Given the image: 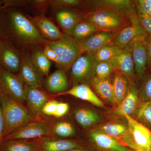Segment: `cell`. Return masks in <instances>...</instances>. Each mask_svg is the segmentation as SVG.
I'll list each match as a JSON object with an SVG mask.
<instances>
[{
  "instance_id": "6da1fadb",
  "label": "cell",
  "mask_w": 151,
  "mask_h": 151,
  "mask_svg": "<svg viewBox=\"0 0 151 151\" xmlns=\"http://www.w3.org/2000/svg\"><path fill=\"white\" fill-rule=\"evenodd\" d=\"M0 36L20 45H45L50 42L41 34L29 19L14 9H8L1 13Z\"/></svg>"
},
{
  "instance_id": "7a4b0ae2",
  "label": "cell",
  "mask_w": 151,
  "mask_h": 151,
  "mask_svg": "<svg viewBox=\"0 0 151 151\" xmlns=\"http://www.w3.org/2000/svg\"><path fill=\"white\" fill-rule=\"evenodd\" d=\"M0 105L4 121V137L35 120L27 108L11 98L1 89Z\"/></svg>"
},
{
  "instance_id": "3957f363",
  "label": "cell",
  "mask_w": 151,
  "mask_h": 151,
  "mask_svg": "<svg viewBox=\"0 0 151 151\" xmlns=\"http://www.w3.org/2000/svg\"><path fill=\"white\" fill-rule=\"evenodd\" d=\"M56 53L60 69L68 70L81 55L79 41L67 34L61 39L47 44Z\"/></svg>"
},
{
  "instance_id": "277c9868",
  "label": "cell",
  "mask_w": 151,
  "mask_h": 151,
  "mask_svg": "<svg viewBox=\"0 0 151 151\" xmlns=\"http://www.w3.org/2000/svg\"><path fill=\"white\" fill-rule=\"evenodd\" d=\"M46 137H53L51 134V125L44 120H35L7 136L4 138V141L32 140Z\"/></svg>"
},
{
  "instance_id": "5b68a950",
  "label": "cell",
  "mask_w": 151,
  "mask_h": 151,
  "mask_svg": "<svg viewBox=\"0 0 151 151\" xmlns=\"http://www.w3.org/2000/svg\"><path fill=\"white\" fill-rule=\"evenodd\" d=\"M97 61L94 53L81 54L71 66L70 76L74 85L91 81L94 77Z\"/></svg>"
},
{
  "instance_id": "8992f818",
  "label": "cell",
  "mask_w": 151,
  "mask_h": 151,
  "mask_svg": "<svg viewBox=\"0 0 151 151\" xmlns=\"http://www.w3.org/2000/svg\"><path fill=\"white\" fill-rule=\"evenodd\" d=\"M135 2L129 0H99L93 2L97 10L111 11L129 20L132 25H140L138 20Z\"/></svg>"
},
{
  "instance_id": "52a82bcc",
  "label": "cell",
  "mask_w": 151,
  "mask_h": 151,
  "mask_svg": "<svg viewBox=\"0 0 151 151\" xmlns=\"http://www.w3.org/2000/svg\"><path fill=\"white\" fill-rule=\"evenodd\" d=\"M149 36L146 32L137 36L127 46L132 53L135 73L140 78H142L148 67L147 42Z\"/></svg>"
},
{
  "instance_id": "ba28073f",
  "label": "cell",
  "mask_w": 151,
  "mask_h": 151,
  "mask_svg": "<svg viewBox=\"0 0 151 151\" xmlns=\"http://www.w3.org/2000/svg\"><path fill=\"white\" fill-rule=\"evenodd\" d=\"M84 18L102 31L115 32L124 25V17L109 11L97 10L86 14Z\"/></svg>"
},
{
  "instance_id": "9c48e42d",
  "label": "cell",
  "mask_w": 151,
  "mask_h": 151,
  "mask_svg": "<svg viewBox=\"0 0 151 151\" xmlns=\"http://www.w3.org/2000/svg\"><path fill=\"white\" fill-rule=\"evenodd\" d=\"M122 116L127 120L132 138L126 143L125 145L130 149L133 147H137L143 150L147 151L151 139V131L127 114L123 113Z\"/></svg>"
},
{
  "instance_id": "30bf717a",
  "label": "cell",
  "mask_w": 151,
  "mask_h": 151,
  "mask_svg": "<svg viewBox=\"0 0 151 151\" xmlns=\"http://www.w3.org/2000/svg\"><path fill=\"white\" fill-rule=\"evenodd\" d=\"M0 89L14 100L23 105L25 102L24 84L18 75L0 67Z\"/></svg>"
},
{
  "instance_id": "8fae6325",
  "label": "cell",
  "mask_w": 151,
  "mask_h": 151,
  "mask_svg": "<svg viewBox=\"0 0 151 151\" xmlns=\"http://www.w3.org/2000/svg\"><path fill=\"white\" fill-rule=\"evenodd\" d=\"M22 58L11 41L0 39V67L15 74L19 72Z\"/></svg>"
},
{
  "instance_id": "7c38bea8",
  "label": "cell",
  "mask_w": 151,
  "mask_h": 151,
  "mask_svg": "<svg viewBox=\"0 0 151 151\" xmlns=\"http://www.w3.org/2000/svg\"><path fill=\"white\" fill-rule=\"evenodd\" d=\"M39 89L24 84L25 102L28 110L35 120H42V108L45 103L50 100L45 92Z\"/></svg>"
},
{
  "instance_id": "4fadbf2b",
  "label": "cell",
  "mask_w": 151,
  "mask_h": 151,
  "mask_svg": "<svg viewBox=\"0 0 151 151\" xmlns=\"http://www.w3.org/2000/svg\"><path fill=\"white\" fill-rule=\"evenodd\" d=\"M38 151H68L84 147L78 141L46 137L32 140Z\"/></svg>"
},
{
  "instance_id": "5bb4252c",
  "label": "cell",
  "mask_w": 151,
  "mask_h": 151,
  "mask_svg": "<svg viewBox=\"0 0 151 151\" xmlns=\"http://www.w3.org/2000/svg\"><path fill=\"white\" fill-rule=\"evenodd\" d=\"M116 34L111 32L100 31L79 41L81 54L95 53L104 46L112 43Z\"/></svg>"
},
{
  "instance_id": "9a60e30c",
  "label": "cell",
  "mask_w": 151,
  "mask_h": 151,
  "mask_svg": "<svg viewBox=\"0 0 151 151\" xmlns=\"http://www.w3.org/2000/svg\"><path fill=\"white\" fill-rule=\"evenodd\" d=\"M88 136L93 146L99 151H134L96 129L89 132Z\"/></svg>"
},
{
  "instance_id": "2e32d148",
  "label": "cell",
  "mask_w": 151,
  "mask_h": 151,
  "mask_svg": "<svg viewBox=\"0 0 151 151\" xmlns=\"http://www.w3.org/2000/svg\"><path fill=\"white\" fill-rule=\"evenodd\" d=\"M18 76L25 84L34 88L42 86V78L28 55L22 58V63Z\"/></svg>"
},
{
  "instance_id": "e0dca14e",
  "label": "cell",
  "mask_w": 151,
  "mask_h": 151,
  "mask_svg": "<svg viewBox=\"0 0 151 151\" xmlns=\"http://www.w3.org/2000/svg\"><path fill=\"white\" fill-rule=\"evenodd\" d=\"M142 103L139 96V88L134 81L131 82L127 96L122 103L116 108L115 113L122 116L125 113L134 118L138 108Z\"/></svg>"
},
{
  "instance_id": "ac0fdd59",
  "label": "cell",
  "mask_w": 151,
  "mask_h": 151,
  "mask_svg": "<svg viewBox=\"0 0 151 151\" xmlns=\"http://www.w3.org/2000/svg\"><path fill=\"white\" fill-rule=\"evenodd\" d=\"M28 17L41 34L50 41L59 40L65 35L50 19L44 16Z\"/></svg>"
},
{
  "instance_id": "d6986e66",
  "label": "cell",
  "mask_w": 151,
  "mask_h": 151,
  "mask_svg": "<svg viewBox=\"0 0 151 151\" xmlns=\"http://www.w3.org/2000/svg\"><path fill=\"white\" fill-rule=\"evenodd\" d=\"M90 82L92 90L103 103H109L115 107L113 84L109 77L100 78L94 76Z\"/></svg>"
},
{
  "instance_id": "ffe728a7",
  "label": "cell",
  "mask_w": 151,
  "mask_h": 151,
  "mask_svg": "<svg viewBox=\"0 0 151 151\" xmlns=\"http://www.w3.org/2000/svg\"><path fill=\"white\" fill-rule=\"evenodd\" d=\"M70 95L91 103L99 108H105L104 103L99 98L89 85L85 84H79L74 85L66 92L57 95Z\"/></svg>"
},
{
  "instance_id": "44dd1931",
  "label": "cell",
  "mask_w": 151,
  "mask_h": 151,
  "mask_svg": "<svg viewBox=\"0 0 151 151\" xmlns=\"http://www.w3.org/2000/svg\"><path fill=\"white\" fill-rule=\"evenodd\" d=\"M46 90L55 95L64 93L69 87L65 70L59 69L47 76L45 83Z\"/></svg>"
},
{
  "instance_id": "7402d4cb",
  "label": "cell",
  "mask_w": 151,
  "mask_h": 151,
  "mask_svg": "<svg viewBox=\"0 0 151 151\" xmlns=\"http://www.w3.org/2000/svg\"><path fill=\"white\" fill-rule=\"evenodd\" d=\"M95 129L116 139L124 145L125 140L131 136L127 124L116 121H111L101 124Z\"/></svg>"
},
{
  "instance_id": "603a6c76",
  "label": "cell",
  "mask_w": 151,
  "mask_h": 151,
  "mask_svg": "<svg viewBox=\"0 0 151 151\" xmlns=\"http://www.w3.org/2000/svg\"><path fill=\"white\" fill-rule=\"evenodd\" d=\"M113 59L116 63L117 71L123 73L130 82L133 81L136 73L134 61L129 48L126 46L121 54Z\"/></svg>"
},
{
  "instance_id": "cb8c5ba5",
  "label": "cell",
  "mask_w": 151,
  "mask_h": 151,
  "mask_svg": "<svg viewBox=\"0 0 151 151\" xmlns=\"http://www.w3.org/2000/svg\"><path fill=\"white\" fill-rule=\"evenodd\" d=\"M56 18L60 27L68 35H70L73 28L83 20L80 14L68 10L58 11L56 14Z\"/></svg>"
},
{
  "instance_id": "d4e9b609",
  "label": "cell",
  "mask_w": 151,
  "mask_h": 151,
  "mask_svg": "<svg viewBox=\"0 0 151 151\" xmlns=\"http://www.w3.org/2000/svg\"><path fill=\"white\" fill-rule=\"evenodd\" d=\"M115 72L112 82L116 108L127 96L131 82L123 73L119 71Z\"/></svg>"
},
{
  "instance_id": "484cf974",
  "label": "cell",
  "mask_w": 151,
  "mask_h": 151,
  "mask_svg": "<svg viewBox=\"0 0 151 151\" xmlns=\"http://www.w3.org/2000/svg\"><path fill=\"white\" fill-rule=\"evenodd\" d=\"M141 25H132L121 30L114 39V44L124 49L137 36L145 33Z\"/></svg>"
},
{
  "instance_id": "4316f807",
  "label": "cell",
  "mask_w": 151,
  "mask_h": 151,
  "mask_svg": "<svg viewBox=\"0 0 151 151\" xmlns=\"http://www.w3.org/2000/svg\"><path fill=\"white\" fill-rule=\"evenodd\" d=\"M74 115L76 122L83 128L92 127L102 120L98 113L88 108H78L75 111Z\"/></svg>"
},
{
  "instance_id": "83f0119b",
  "label": "cell",
  "mask_w": 151,
  "mask_h": 151,
  "mask_svg": "<svg viewBox=\"0 0 151 151\" xmlns=\"http://www.w3.org/2000/svg\"><path fill=\"white\" fill-rule=\"evenodd\" d=\"M0 151H38L32 140H9L0 145Z\"/></svg>"
},
{
  "instance_id": "f1b7e54d",
  "label": "cell",
  "mask_w": 151,
  "mask_h": 151,
  "mask_svg": "<svg viewBox=\"0 0 151 151\" xmlns=\"http://www.w3.org/2000/svg\"><path fill=\"white\" fill-rule=\"evenodd\" d=\"M102 31L94 24L83 20L73 28L70 35L77 40L81 41L85 39L93 34Z\"/></svg>"
},
{
  "instance_id": "f546056e",
  "label": "cell",
  "mask_w": 151,
  "mask_h": 151,
  "mask_svg": "<svg viewBox=\"0 0 151 151\" xmlns=\"http://www.w3.org/2000/svg\"><path fill=\"white\" fill-rule=\"evenodd\" d=\"M51 132L52 137L61 139L71 137L76 134L72 124L66 121H59L52 124Z\"/></svg>"
},
{
  "instance_id": "4dcf8cb0",
  "label": "cell",
  "mask_w": 151,
  "mask_h": 151,
  "mask_svg": "<svg viewBox=\"0 0 151 151\" xmlns=\"http://www.w3.org/2000/svg\"><path fill=\"white\" fill-rule=\"evenodd\" d=\"M32 61L41 75L44 77L48 75L51 66V62L41 50L35 51L30 56Z\"/></svg>"
},
{
  "instance_id": "1f68e13d",
  "label": "cell",
  "mask_w": 151,
  "mask_h": 151,
  "mask_svg": "<svg viewBox=\"0 0 151 151\" xmlns=\"http://www.w3.org/2000/svg\"><path fill=\"white\" fill-rule=\"evenodd\" d=\"M134 119L151 132V101L144 102L141 104Z\"/></svg>"
},
{
  "instance_id": "d6a6232c",
  "label": "cell",
  "mask_w": 151,
  "mask_h": 151,
  "mask_svg": "<svg viewBox=\"0 0 151 151\" xmlns=\"http://www.w3.org/2000/svg\"><path fill=\"white\" fill-rule=\"evenodd\" d=\"M123 50L111 43L100 49L94 53V56L97 62L110 60L121 54Z\"/></svg>"
},
{
  "instance_id": "836d02e7",
  "label": "cell",
  "mask_w": 151,
  "mask_h": 151,
  "mask_svg": "<svg viewBox=\"0 0 151 151\" xmlns=\"http://www.w3.org/2000/svg\"><path fill=\"white\" fill-rule=\"evenodd\" d=\"M116 71L117 67L114 59L99 61L95 66L94 76L100 78H107Z\"/></svg>"
},
{
  "instance_id": "e575fe53",
  "label": "cell",
  "mask_w": 151,
  "mask_h": 151,
  "mask_svg": "<svg viewBox=\"0 0 151 151\" xmlns=\"http://www.w3.org/2000/svg\"><path fill=\"white\" fill-rule=\"evenodd\" d=\"M135 4L137 15L141 26L149 35H151V17L142 9L137 1H135Z\"/></svg>"
},
{
  "instance_id": "d590c367",
  "label": "cell",
  "mask_w": 151,
  "mask_h": 151,
  "mask_svg": "<svg viewBox=\"0 0 151 151\" xmlns=\"http://www.w3.org/2000/svg\"><path fill=\"white\" fill-rule=\"evenodd\" d=\"M139 96L142 103L151 101V74L144 78L139 88Z\"/></svg>"
},
{
  "instance_id": "8d00e7d4",
  "label": "cell",
  "mask_w": 151,
  "mask_h": 151,
  "mask_svg": "<svg viewBox=\"0 0 151 151\" xmlns=\"http://www.w3.org/2000/svg\"><path fill=\"white\" fill-rule=\"evenodd\" d=\"M48 1V3L52 6L55 8L77 6L80 4L81 2L78 0H53Z\"/></svg>"
},
{
  "instance_id": "74e56055",
  "label": "cell",
  "mask_w": 151,
  "mask_h": 151,
  "mask_svg": "<svg viewBox=\"0 0 151 151\" xmlns=\"http://www.w3.org/2000/svg\"><path fill=\"white\" fill-rule=\"evenodd\" d=\"M58 102L59 101L51 99L47 101L42 108V115L54 117Z\"/></svg>"
},
{
  "instance_id": "f35d334b",
  "label": "cell",
  "mask_w": 151,
  "mask_h": 151,
  "mask_svg": "<svg viewBox=\"0 0 151 151\" xmlns=\"http://www.w3.org/2000/svg\"><path fill=\"white\" fill-rule=\"evenodd\" d=\"M69 104L64 102H59L57 105L56 111L54 117L55 118H60L65 116L69 110Z\"/></svg>"
},
{
  "instance_id": "ab89813d",
  "label": "cell",
  "mask_w": 151,
  "mask_h": 151,
  "mask_svg": "<svg viewBox=\"0 0 151 151\" xmlns=\"http://www.w3.org/2000/svg\"><path fill=\"white\" fill-rule=\"evenodd\" d=\"M44 54L50 61H52L56 63L59 66V61L58 57L55 52L50 48L47 45H45L43 51Z\"/></svg>"
},
{
  "instance_id": "60d3db41",
  "label": "cell",
  "mask_w": 151,
  "mask_h": 151,
  "mask_svg": "<svg viewBox=\"0 0 151 151\" xmlns=\"http://www.w3.org/2000/svg\"><path fill=\"white\" fill-rule=\"evenodd\" d=\"M5 124L1 108L0 105V145L2 143L4 137Z\"/></svg>"
},
{
  "instance_id": "b9f144b4",
  "label": "cell",
  "mask_w": 151,
  "mask_h": 151,
  "mask_svg": "<svg viewBox=\"0 0 151 151\" xmlns=\"http://www.w3.org/2000/svg\"><path fill=\"white\" fill-rule=\"evenodd\" d=\"M148 66L151 68V35H149L147 42Z\"/></svg>"
},
{
  "instance_id": "7bdbcfd3",
  "label": "cell",
  "mask_w": 151,
  "mask_h": 151,
  "mask_svg": "<svg viewBox=\"0 0 151 151\" xmlns=\"http://www.w3.org/2000/svg\"><path fill=\"white\" fill-rule=\"evenodd\" d=\"M68 151H89V150L88 149H86L84 147H83L81 148H75L72 149V150H68Z\"/></svg>"
},
{
  "instance_id": "ee69618b",
  "label": "cell",
  "mask_w": 151,
  "mask_h": 151,
  "mask_svg": "<svg viewBox=\"0 0 151 151\" xmlns=\"http://www.w3.org/2000/svg\"><path fill=\"white\" fill-rule=\"evenodd\" d=\"M144 1L151 10V0H144Z\"/></svg>"
},
{
  "instance_id": "f6af8a7d",
  "label": "cell",
  "mask_w": 151,
  "mask_h": 151,
  "mask_svg": "<svg viewBox=\"0 0 151 151\" xmlns=\"http://www.w3.org/2000/svg\"><path fill=\"white\" fill-rule=\"evenodd\" d=\"M131 149H132V150H133L134 151H145L143 150H142V149L139 148L137 147H133Z\"/></svg>"
},
{
  "instance_id": "bcb514c9",
  "label": "cell",
  "mask_w": 151,
  "mask_h": 151,
  "mask_svg": "<svg viewBox=\"0 0 151 151\" xmlns=\"http://www.w3.org/2000/svg\"><path fill=\"white\" fill-rule=\"evenodd\" d=\"M4 8V1H0V9Z\"/></svg>"
},
{
  "instance_id": "7dc6e473",
  "label": "cell",
  "mask_w": 151,
  "mask_h": 151,
  "mask_svg": "<svg viewBox=\"0 0 151 151\" xmlns=\"http://www.w3.org/2000/svg\"><path fill=\"white\" fill-rule=\"evenodd\" d=\"M147 151H151V139L150 141V145H149Z\"/></svg>"
},
{
  "instance_id": "c3c4849f",
  "label": "cell",
  "mask_w": 151,
  "mask_h": 151,
  "mask_svg": "<svg viewBox=\"0 0 151 151\" xmlns=\"http://www.w3.org/2000/svg\"><path fill=\"white\" fill-rule=\"evenodd\" d=\"M0 82H1V73H0Z\"/></svg>"
}]
</instances>
